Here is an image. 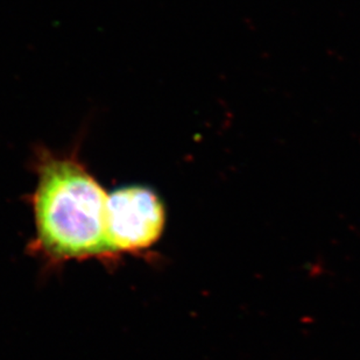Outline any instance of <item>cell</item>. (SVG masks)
Listing matches in <instances>:
<instances>
[{
    "label": "cell",
    "mask_w": 360,
    "mask_h": 360,
    "mask_svg": "<svg viewBox=\"0 0 360 360\" xmlns=\"http://www.w3.org/2000/svg\"><path fill=\"white\" fill-rule=\"evenodd\" d=\"M34 169L35 251L55 262L112 258L106 236L108 194L79 158L38 148Z\"/></svg>",
    "instance_id": "cell-1"
},
{
    "label": "cell",
    "mask_w": 360,
    "mask_h": 360,
    "mask_svg": "<svg viewBox=\"0 0 360 360\" xmlns=\"http://www.w3.org/2000/svg\"><path fill=\"white\" fill-rule=\"evenodd\" d=\"M165 225L166 209L153 189L126 186L108 195L106 236L113 257L153 246Z\"/></svg>",
    "instance_id": "cell-2"
}]
</instances>
